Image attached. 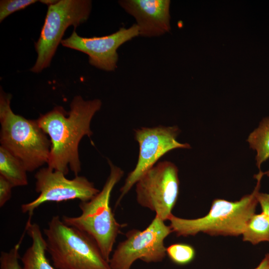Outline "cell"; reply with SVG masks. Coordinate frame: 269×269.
Wrapping results in <instances>:
<instances>
[{"label":"cell","mask_w":269,"mask_h":269,"mask_svg":"<svg viewBox=\"0 0 269 269\" xmlns=\"http://www.w3.org/2000/svg\"><path fill=\"white\" fill-rule=\"evenodd\" d=\"M102 104L100 99L86 101L76 96L68 112L58 106L40 115L37 122L49 136L51 143L47 167L65 175L70 168L75 176L78 175L81 170L79 144L83 136L93 134L91 122Z\"/></svg>","instance_id":"cell-1"},{"label":"cell","mask_w":269,"mask_h":269,"mask_svg":"<svg viewBox=\"0 0 269 269\" xmlns=\"http://www.w3.org/2000/svg\"><path fill=\"white\" fill-rule=\"evenodd\" d=\"M264 172L261 169L254 177L257 182L252 193L232 202L214 199L208 213L194 219L181 218L172 214L168 218L172 232L177 236H195L200 232L210 235H242L247 224L255 214L258 203L257 194L261 187Z\"/></svg>","instance_id":"cell-2"},{"label":"cell","mask_w":269,"mask_h":269,"mask_svg":"<svg viewBox=\"0 0 269 269\" xmlns=\"http://www.w3.org/2000/svg\"><path fill=\"white\" fill-rule=\"evenodd\" d=\"M11 95L0 91V142L32 172L48 162L51 143L37 120L15 114L10 107Z\"/></svg>","instance_id":"cell-3"},{"label":"cell","mask_w":269,"mask_h":269,"mask_svg":"<svg viewBox=\"0 0 269 269\" xmlns=\"http://www.w3.org/2000/svg\"><path fill=\"white\" fill-rule=\"evenodd\" d=\"M110 172L102 189L91 200L81 202V214L77 217L63 216V222L88 235L97 243L106 260L109 262L117 238L126 224L118 222L110 206L112 190L124 175V171L109 159Z\"/></svg>","instance_id":"cell-4"},{"label":"cell","mask_w":269,"mask_h":269,"mask_svg":"<svg viewBox=\"0 0 269 269\" xmlns=\"http://www.w3.org/2000/svg\"><path fill=\"white\" fill-rule=\"evenodd\" d=\"M47 252L57 269H111L96 242L85 232L65 224L58 215L44 229Z\"/></svg>","instance_id":"cell-5"},{"label":"cell","mask_w":269,"mask_h":269,"mask_svg":"<svg viewBox=\"0 0 269 269\" xmlns=\"http://www.w3.org/2000/svg\"><path fill=\"white\" fill-rule=\"evenodd\" d=\"M91 9L90 0H60L48 6L39 37L34 43L37 57L31 71L40 73L49 66L67 28L73 26L75 29L85 22Z\"/></svg>","instance_id":"cell-6"},{"label":"cell","mask_w":269,"mask_h":269,"mask_svg":"<svg viewBox=\"0 0 269 269\" xmlns=\"http://www.w3.org/2000/svg\"><path fill=\"white\" fill-rule=\"evenodd\" d=\"M172 232L170 226L156 215L144 230L129 231L110 259L111 269H131L137 260L147 263L161 262L166 255L164 241Z\"/></svg>","instance_id":"cell-7"},{"label":"cell","mask_w":269,"mask_h":269,"mask_svg":"<svg viewBox=\"0 0 269 269\" xmlns=\"http://www.w3.org/2000/svg\"><path fill=\"white\" fill-rule=\"evenodd\" d=\"M179 184L176 165L168 161L159 162L136 182V201L165 221L172 214L179 195Z\"/></svg>","instance_id":"cell-8"},{"label":"cell","mask_w":269,"mask_h":269,"mask_svg":"<svg viewBox=\"0 0 269 269\" xmlns=\"http://www.w3.org/2000/svg\"><path fill=\"white\" fill-rule=\"evenodd\" d=\"M180 132L176 126L142 127L134 130V138L139 145L138 160L134 168L130 172L116 202L118 206L138 179L168 152L177 148L189 149L187 143H180L177 137Z\"/></svg>","instance_id":"cell-9"},{"label":"cell","mask_w":269,"mask_h":269,"mask_svg":"<svg viewBox=\"0 0 269 269\" xmlns=\"http://www.w3.org/2000/svg\"><path fill=\"white\" fill-rule=\"evenodd\" d=\"M63 172L48 167L40 169L35 174V190L39 196L21 206L22 212L31 216L34 210L48 202H60L79 199L81 202L91 200L99 192L94 184L86 177L75 176L69 179Z\"/></svg>","instance_id":"cell-10"},{"label":"cell","mask_w":269,"mask_h":269,"mask_svg":"<svg viewBox=\"0 0 269 269\" xmlns=\"http://www.w3.org/2000/svg\"><path fill=\"white\" fill-rule=\"evenodd\" d=\"M137 36L138 29L134 23L129 28L121 27L111 34L101 37H83L74 30L61 43L64 47L87 54L91 65L104 71H113L117 67L118 48Z\"/></svg>","instance_id":"cell-11"},{"label":"cell","mask_w":269,"mask_h":269,"mask_svg":"<svg viewBox=\"0 0 269 269\" xmlns=\"http://www.w3.org/2000/svg\"><path fill=\"white\" fill-rule=\"evenodd\" d=\"M118 3L135 18L139 35L157 37L170 30V0H121Z\"/></svg>","instance_id":"cell-12"},{"label":"cell","mask_w":269,"mask_h":269,"mask_svg":"<svg viewBox=\"0 0 269 269\" xmlns=\"http://www.w3.org/2000/svg\"><path fill=\"white\" fill-rule=\"evenodd\" d=\"M25 229L32 240V244L20 258L22 264L21 269H57L46 257V241L39 226L32 223L29 219Z\"/></svg>","instance_id":"cell-13"},{"label":"cell","mask_w":269,"mask_h":269,"mask_svg":"<svg viewBox=\"0 0 269 269\" xmlns=\"http://www.w3.org/2000/svg\"><path fill=\"white\" fill-rule=\"evenodd\" d=\"M26 170L22 162L7 149L0 146V175L14 187L27 185Z\"/></svg>","instance_id":"cell-14"},{"label":"cell","mask_w":269,"mask_h":269,"mask_svg":"<svg viewBox=\"0 0 269 269\" xmlns=\"http://www.w3.org/2000/svg\"><path fill=\"white\" fill-rule=\"evenodd\" d=\"M247 141L256 151V165L260 170L262 163L269 158V117L262 120L258 127L249 134Z\"/></svg>","instance_id":"cell-15"},{"label":"cell","mask_w":269,"mask_h":269,"mask_svg":"<svg viewBox=\"0 0 269 269\" xmlns=\"http://www.w3.org/2000/svg\"><path fill=\"white\" fill-rule=\"evenodd\" d=\"M244 241L254 245L269 242V217L263 213L254 214L248 222L242 234Z\"/></svg>","instance_id":"cell-16"},{"label":"cell","mask_w":269,"mask_h":269,"mask_svg":"<svg viewBox=\"0 0 269 269\" xmlns=\"http://www.w3.org/2000/svg\"><path fill=\"white\" fill-rule=\"evenodd\" d=\"M166 252L173 263L180 265L190 263L195 256L193 247L183 243L174 244L168 246L166 248Z\"/></svg>","instance_id":"cell-17"},{"label":"cell","mask_w":269,"mask_h":269,"mask_svg":"<svg viewBox=\"0 0 269 269\" xmlns=\"http://www.w3.org/2000/svg\"><path fill=\"white\" fill-rule=\"evenodd\" d=\"M36 0H2L0 1V21L12 13L37 2Z\"/></svg>","instance_id":"cell-18"},{"label":"cell","mask_w":269,"mask_h":269,"mask_svg":"<svg viewBox=\"0 0 269 269\" xmlns=\"http://www.w3.org/2000/svg\"><path fill=\"white\" fill-rule=\"evenodd\" d=\"M19 242L8 252H1L0 256V269H21L19 254Z\"/></svg>","instance_id":"cell-19"},{"label":"cell","mask_w":269,"mask_h":269,"mask_svg":"<svg viewBox=\"0 0 269 269\" xmlns=\"http://www.w3.org/2000/svg\"><path fill=\"white\" fill-rule=\"evenodd\" d=\"M13 187L10 182L0 175V207H2L11 198V189Z\"/></svg>","instance_id":"cell-20"},{"label":"cell","mask_w":269,"mask_h":269,"mask_svg":"<svg viewBox=\"0 0 269 269\" xmlns=\"http://www.w3.org/2000/svg\"><path fill=\"white\" fill-rule=\"evenodd\" d=\"M257 198L261 205L262 213L269 217V194L258 192Z\"/></svg>","instance_id":"cell-21"},{"label":"cell","mask_w":269,"mask_h":269,"mask_svg":"<svg viewBox=\"0 0 269 269\" xmlns=\"http://www.w3.org/2000/svg\"><path fill=\"white\" fill-rule=\"evenodd\" d=\"M253 269H269V254L266 255L260 264Z\"/></svg>","instance_id":"cell-22"},{"label":"cell","mask_w":269,"mask_h":269,"mask_svg":"<svg viewBox=\"0 0 269 269\" xmlns=\"http://www.w3.org/2000/svg\"><path fill=\"white\" fill-rule=\"evenodd\" d=\"M40 2L47 5L48 6L52 5L56 3L57 0H39Z\"/></svg>","instance_id":"cell-23"},{"label":"cell","mask_w":269,"mask_h":269,"mask_svg":"<svg viewBox=\"0 0 269 269\" xmlns=\"http://www.w3.org/2000/svg\"><path fill=\"white\" fill-rule=\"evenodd\" d=\"M264 175H266L268 177H269V170H268V171L264 172Z\"/></svg>","instance_id":"cell-24"}]
</instances>
